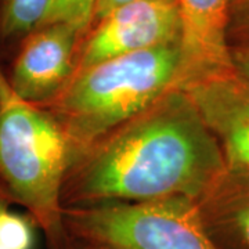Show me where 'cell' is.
Listing matches in <instances>:
<instances>
[{"instance_id": "cell-5", "label": "cell", "mask_w": 249, "mask_h": 249, "mask_svg": "<svg viewBox=\"0 0 249 249\" xmlns=\"http://www.w3.org/2000/svg\"><path fill=\"white\" fill-rule=\"evenodd\" d=\"M176 0H140L124 4L96 21L82 37L75 72L94 64L180 42Z\"/></svg>"}, {"instance_id": "cell-11", "label": "cell", "mask_w": 249, "mask_h": 249, "mask_svg": "<svg viewBox=\"0 0 249 249\" xmlns=\"http://www.w3.org/2000/svg\"><path fill=\"white\" fill-rule=\"evenodd\" d=\"M94 6L96 0H50L40 27L68 24L85 36L93 24Z\"/></svg>"}, {"instance_id": "cell-14", "label": "cell", "mask_w": 249, "mask_h": 249, "mask_svg": "<svg viewBox=\"0 0 249 249\" xmlns=\"http://www.w3.org/2000/svg\"><path fill=\"white\" fill-rule=\"evenodd\" d=\"M133 1H140V0H96L94 13H93V24L103 17H106L112 10L118 9L124 4H127V3H133Z\"/></svg>"}, {"instance_id": "cell-2", "label": "cell", "mask_w": 249, "mask_h": 249, "mask_svg": "<svg viewBox=\"0 0 249 249\" xmlns=\"http://www.w3.org/2000/svg\"><path fill=\"white\" fill-rule=\"evenodd\" d=\"M180 42L97 62L73 72L62 90L40 104L60 124L70 163L176 88Z\"/></svg>"}, {"instance_id": "cell-16", "label": "cell", "mask_w": 249, "mask_h": 249, "mask_svg": "<svg viewBox=\"0 0 249 249\" xmlns=\"http://www.w3.org/2000/svg\"><path fill=\"white\" fill-rule=\"evenodd\" d=\"M79 242H80V245L78 247V248H75V249H108V248H104V247H101V245H97V244L86 242V241H79ZM67 249H70V248H67Z\"/></svg>"}, {"instance_id": "cell-12", "label": "cell", "mask_w": 249, "mask_h": 249, "mask_svg": "<svg viewBox=\"0 0 249 249\" xmlns=\"http://www.w3.org/2000/svg\"><path fill=\"white\" fill-rule=\"evenodd\" d=\"M34 226L31 219L0 205V249H32Z\"/></svg>"}, {"instance_id": "cell-9", "label": "cell", "mask_w": 249, "mask_h": 249, "mask_svg": "<svg viewBox=\"0 0 249 249\" xmlns=\"http://www.w3.org/2000/svg\"><path fill=\"white\" fill-rule=\"evenodd\" d=\"M196 201L198 213L219 249H249V170L231 166Z\"/></svg>"}, {"instance_id": "cell-15", "label": "cell", "mask_w": 249, "mask_h": 249, "mask_svg": "<svg viewBox=\"0 0 249 249\" xmlns=\"http://www.w3.org/2000/svg\"><path fill=\"white\" fill-rule=\"evenodd\" d=\"M230 52L237 72L249 79V49H231Z\"/></svg>"}, {"instance_id": "cell-17", "label": "cell", "mask_w": 249, "mask_h": 249, "mask_svg": "<svg viewBox=\"0 0 249 249\" xmlns=\"http://www.w3.org/2000/svg\"><path fill=\"white\" fill-rule=\"evenodd\" d=\"M4 204L10 205L11 202H10L9 196H7V194H6V191H4L3 186L0 184V205H4Z\"/></svg>"}, {"instance_id": "cell-4", "label": "cell", "mask_w": 249, "mask_h": 249, "mask_svg": "<svg viewBox=\"0 0 249 249\" xmlns=\"http://www.w3.org/2000/svg\"><path fill=\"white\" fill-rule=\"evenodd\" d=\"M62 222L68 235L108 249H219L187 196L62 208Z\"/></svg>"}, {"instance_id": "cell-3", "label": "cell", "mask_w": 249, "mask_h": 249, "mask_svg": "<svg viewBox=\"0 0 249 249\" xmlns=\"http://www.w3.org/2000/svg\"><path fill=\"white\" fill-rule=\"evenodd\" d=\"M68 166L60 124L43 107L18 97L0 62V184L11 204L28 209L52 249L68 248L61 202Z\"/></svg>"}, {"instance_id": "cell-6", "label": "cell", "mask_w": 249, "mask_h": 249, "mask_svg": "<svg viewBox=\"0 0 249 249\" xmlns=\"http://www.w3.org/2000/svg\"><path fill=\"white\" fill-rule=\"evenodd\" d=\"M82 34L68 24L35 29L11 58L6 78L18 97L45 104L57 96L75 72Z\"/></svg>"}, {"instance_id": "cell-1", "label": "cell", "mask_w": 249, "mask_h": 249, "mask_svg": "<svg viewBox=\"0 0 249 249\" xmlns=\"http://www.w3.org/2000/svg\"><path fill=\"white\" fill-rule=\"evenodd\" d=\"M227 168L222 147L186 90L172 88L68 166L62 208L196 199Z\"/></svg>"}, {"instance_id": "cell-13", "label": "cell", "mask_w": 249, "mask_h": 249, "mask_svg": "<svg viewBox=\"0 0 249 249\" xmlns=\"http://www.w3.org/2000/svg\"><path fill=\"white\" fill-rule=\"evenodd\" d=\"M227 43L231 49H249V0H231L227 21Z\"/></svg>"}, {"instance_id": "cell-10", "label": "cell", "mask_w": 249, "mask_h": 249, "mask_svg": "<svg viewBox=\"0 0 249 249\" xmlns=\"http://www.w3.org/2000/svg\"><path fill=\"white\" fill-rule=\"evenodd\" d=\"M50 0H0V62L14 57L28 35L40 27Z\"/></svg>"}, {"instance_id": "cell-8", "label": "cell", "mask_w": 249, "mask_h": 249, "mask_svg": "<svg viewBox=\"0 0 249 249\" xmlns=\"http://www.w3.org/2000/svg\"><path fill=\"white\" fill-rule=\"evenodd\" d=\"M229 165L249 170V79L237 70L187 86Z\"/></svg>"}, {"instance_id": "cell-7", "label": "cell", "mask_w": 249, "mask_h": 249, "mask_svg": "<svg viewBox=\"0 0 249 249\" xmlns=\"http://www.w3.org/2000/svg\"><path fill=\"white\" fill-rule=\"evenodd\" d=\"M181 19L176 88L235 70L227 43L231 0H176Z\"/></svg>"}]
</instances>
